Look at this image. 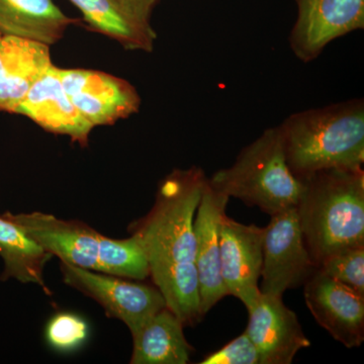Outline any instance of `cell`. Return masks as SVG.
I'll return each mask as SVG.
<instances>
[{
    "label": "cell",
    "instance_id": "obj_4",
    "mask_svg": "<svg viewBox=\"0 0 364 364\" xmlns=\"http://www.w3.org/2000/svg\"><path fill=\"white\" fill-rule=\"evenodd\" d=\"M208 184L269 215L296 207L304 189V181L287 165L279 126L263 132L242 149L232 166L213 174Z\"/></svg>",
    "mask_w": 364,
    "mask_h": 364
},
{
    "label": "cell",
    "instance_id": "obj_15",
    "mask_svg": "<svg viewBox=\"0 0 364 364\" xmlns=\"http://www.w3.org/2000/svg\"><path fill=\"white\" fill-rule=\"evenodd\" d=\"M50 46L26 38L0 40V111L16 112L31 87L51 68Z\"/></svg>",
    "mask_w": 364,
    "mask_h": 364
},
{
    "label": "cell",
    "instance_id": "obj_20",
    "mask_svg": "<svg viewBox=\"0 0 364 364\" xmlns=\"http://www.w3.org/2000/svg\"><path fill=\"white\" fill-rule=\"evenodd\" d=\"M97 272L127 279L143 280L150 277L147 257L133 235L127 239L100 236Z\"/></svg>",
    "mask_w": 364,
    "mask_h": 364
},
{
    "label": "cell",
    "instance_id": "obj_11",
    "mask_svg": "<svg viewBox=\"0 0 364 364\" xmlns=\"http://www.w3.org/2000/svg\"><path fill=\"white\" fill-rule=\"evenodd\" d=\"M246 333L259 354V364H289L301 349L311 346L299 318L282 298L260 293L247 309Z\"/></svg>",
    "mask_w": 364,
    "mask_h": 364
},
{
    "label": "cell",
    "instance_id": "obj_18",
    "mask_svg": "<svg viewBox=\"0 0 364 364\" xmlns=\"http://www.w3.org/2000/svg\"><path fill=\"white\" fill-rule=\"evenodd\" d=\"M184 325L167 308L148 318L133 337L132 364H186L193 349L186 341Z\"/></svg>",
    "mask_w": 364,
    "mask_h": 364
},
{
    "label": "cell",
    "instance_id": "obj_9",
    "mask_svg": "<svg viewBox=\"0 0 364 364\" xmlns=\"http://www.w3.org/2000/svg\"><path fill=\"white\" fill-rule=\"evenodd\" d=\"M304 286L306 306L318 324L347 348L360 346L364 340V296L318 267Z\"/></svg>",
    "mask_w": 364,
    "mask_h": 364
},
{
    "label": "cell",
    "instance_id": "obj_25",
    "mask_svg": "<svg viewBox=\"0 0 364 364\" xmlns=\"http://www.w3.org/2000/svg\"><path fill=\"white\" fill-rule=\"evenodd\" d=\"M2 36H4V35H2V33L0 32V40H1Z\"/></svg>",
    "mask_w": 364,
    "mask_h": 364
},
{
    "label": "cell",
    "instance_id": "obj_13",
    "mask_svg": "<svg viewBox=\"0 0 364 364\" xmlns=\"http://www.w3.org/2000/svg\"><path fill=\"white\" fill-rule=\"evenodd\" d=\"M229 200L227 196L212 188L208 178L193 220L196 267L203 316L229 296L222 277L219 241L220 225L226 215Z\"/></svg>",
    "mask_w": 364,
    "mask_h": 364
},
{
    "label": "cell",
    "instance_id": "obj_22",
    "mask_svg": "<svg viewBox=\"0 0 364 364\" xmlns=\"http://www.w3.org/2000/svg\"><path fill=\"white\" fill-rule=\"evenodd\" d=\"M88 336L87 323L73 313H58L46 327V339L53 348L71 351L85 343Z\"/></svg>",
    "mask_w": 364,
    "mask_h": 364
},
{
    "label": "cell",
    "instance_id": "obj_24",
    "mask_svg": "<svg viewBox=\"0 0 364 364\" xmlns=\"http://www.w3.org/2000/svg\"><path fill=\"white\" fill-rule=\"evenodd\" d=\"M160 0H117L119 4L139 21L151 23V16Z\"/></svg>",
    "mask_w": 364,
    "mask_h": 364
},
{
    "label": "cell",
    "instance_id": "obj_3",
    "mask_svg": "<svg viewBox=\"0 0 364 364\" xmlns=\"http://www.w3.org/2000/svg\"><path fill=\"white\" fill-rule=\"evenodd\" d=\"M301 181L296 210L315 264L343 249L364 246L363 167L321 170Z\"/></svg>",
    "mask_w": 364,
    "mask_h": 364
},
{
    "label": "cell",
    "instance_id": "obj_23",
    "mask_svg": "<svg viewBox=\"0 0 364 364\" xmlns=\"http://www.w3.org/2000/svg\"><path fill=\"white\" fill-rule=\"evenodd\" d=\"M200 364H259V354L247 333L244 332L220 350L208 354Z\"/></svg>",
    "mask_w": 364,
    "mask_h": 364
},
{
    "label": "cell",
    "instance_id": "obj_1",
    "mask_svg": "<svg viewBox=\"0 0 364 364\" xmlns=\"http://www.w3.org/2000/svg\"><path fill=\"white\" fill-rule=\"evenodd\" d=\"M207 182L200 167L174 169L160 181L150 212L130 226L147 257L149 277L166 308L184 326L195 325L203 317L193 220Z\"/></svg>",
    "mask_w": 364,
    "mask_h": 364
},
{
    "label": "cell",
    "instance_id": "obj_7",
    "mask_svg": "<svg viewBox=\"0 0 364 364\" xmlns=\"http://www.w3.org/2000/svg\"><path fill=\"white\" fill-rule=\"evenodd\" d=\"M56 70L71 102L93 127L111 126L140 111V95L126 79L88 69Z\"/></svg>",
    "mask_w": 364,
    "mask_h": 364
},
{
    "label": "cell",
    "instance_id": "obj_5",
    "mask_svg": "<svg viewBox=\"0 0 364 364\" xmlns=\"http://www.w3.org/2000/svg\"><path fill=\"white\" fill-rule=\"evenodd\" d=\"M60 269L67 286L97 301L107 316L126 324L131 334L148 318L166 308L164 299L156 287L138 284L65 262L60 263Z\"/></svg>",
    "mask_w": 364,
    "mask_h": 364
},
{
    "label": "cell",
    "instance_id": "obj_10",
    "mask_svg": "<svg viewBox=\"0 0 364 364\" xmlns=\"http://www.w3.org/2000/svg\"><path fill=\"white\" fill-rule=\"evenodd\" d=\"M264 228L244 225L226 215L220 225V259L229 296L250 308L261 293Z\"/></svg>",
    "mask_w": 364,
    "mask_h": 364
},
{
    "label": "cell",
    "instance_id": "obj_8",
    "mask_svg": "<svg viewBox=\"0 0 364 364\" xmlns=\"http://www.w3.org/2000/svg\"><path fill=\"white\" fill-rule=\"evenodd\" d=\"M298 18L289 33L294 56L310 63L332 41L364 28V0H296Z\"/></svg>",
    "mask_w": 364,
    "mask_h": 364
},
{
    "label": "cell",
    "instance_id": "obj_14",
    "mask_svg": "<svg viewBox=\"0 0 364 364\" xmlns=\"http://www.w3.org/2000/svg\"><path fill=\"white\" fill-rule=\"evenodd\" d=\"M54 64L31 87L14 114L32 119L41 128L67 136L72 142L86 147L95 127L79 112L64 90Z\"/></svg>",
    "mask_w": 364,
    "mask_h": 364
},
{
    "label": "cell",
    "instance_id": "obj_19",
    "mask_svg": "<svg viewBox=\"0 0 364 364\" xmlns=\"http://www.w3.org/2000/svg\"><path fill=\"white\" fill-rule=\"evenodd\" d=\"M0 256L4 261L1 280L14 279L23 284H36L51 296L44 269L53 255L4 215H0Z\"/></svg>",
    "mask_w": 364,
    "mask_h": 364
},
{
    "label": "cell",
    "instance_id": "obj_21",
    "mask_svg": "<svg viewBox=\"0 0 364 364\" xmlns=\"http://www.w3.org/2000/svg\"><path fill=\"white\" fill-rule=\"evenodd\" d=\"M318 269L364 296V246L343 249L325 258Z\"/></svg>",
    "mask_w": 364,
    "mask_h": 364
},
{
    "label": "cell",
    "instance_id": "obj_12",
    "mask_svg": "<svg viewBox=\"0 0 364 364\" xmlns=\"http://www.w3.org/2000/svg\"><path fill=\"white\" fill-rule=\"evenodd\" d=\"M4 215L20 226L53 257L56 256L61 262L97 272L102 234L85 223L59 219L40 212H6Z\"/></svg>",
    "mask_w": 364,
    "mask_h": 364
},
{
    "label": "cell",
    "instance_id": "obj_6",
    "mask_svg": "<svg viewBox=\"0 0 364 364\" xmlns=\"http://www.w3.org/2000/svg\"><path fill=\"white\" fill-rule=\"evenodd\" d=\"M270 217L264 228L260 291L282 298L287 289L305 284L318 267L304 240L296 207Z\"/></svg>",
    "mask_w": 364,
    "mask_h": 364
},
{
    "label": "cell",
    "instance_id": "obj_2",
    "mask_svg": "<svg viewBox=\"0 0 364 364\" xmlns=\"http://www.w3.org/2000/svg\"><path fill=\"white\" fill-rule=\"evenodd\" d=\"M287 165L299 179L364 163V102L354 98L306 109L279 124Z\"/></svg>",
    "mask_w": 364,
    "mask_h": 364
},
{
    "label": "cell",
    "instance_id": "obj_16",
    "mask_svg": "<svg viewBox=\"0 0 364 364\" xmlns=\"http://www.w3.org/2000/svg\"><path fill=\"white\" fill-rule=\"evenodd\" d=\"M80 21L66 16L53 0H0V32L49 46Z\"/></svg>",
    "mask_w": 364,
    "mask_h": 364
},
{
    "label": "cell",
    "instance_id": "obj_17",
    "mask_svg": "<svg viewBox=\"0 0 364 364\" xmlns=\"http://www.w3.org/2000/svg\"><path fill=\"white\" fill-rule=\"evenodd\" d=\"M82 14L83 21L92 32L116 41L127 51L151 53L157 33L151 23L139 21L117 0H69Z\"/></svg>",
    "mask_w": 364,
    "mask_h": 364
}]
</instances>
